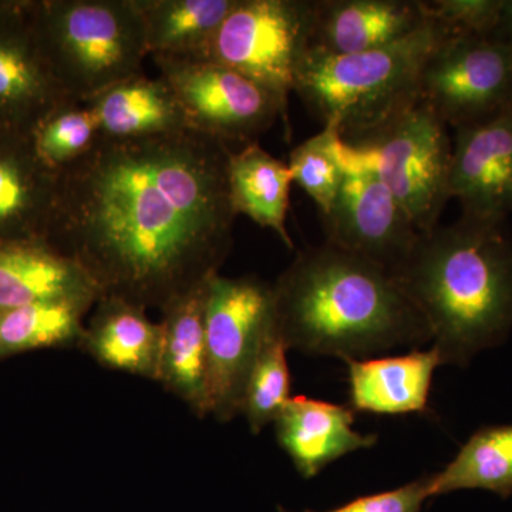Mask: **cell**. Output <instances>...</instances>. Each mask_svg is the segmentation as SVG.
I'll list each match as a JSON object with an SVG mask.
<instances>
[{
  "mask_svg": "<svg viewBox=\"0 0 512 512\" xmlns=\"http://www.w3.org/2000/svg\"><path fill=\"white\" fill-rule=\"evenodd\" d=\"M231 151L195 130L100 136L59 171L46 241L79 262L103 296L163 311L217 275L231 252Z\"/></svg>",
  "mask_w": 512,
  "mask_h": 512,
  "instance_id": "obj_1",
  "label": "cell"
},
{
  "mask_svg": "<svg viewBox=\"0 0 512 512\" xmlns=\"http://www.w3.org/2000/svg\"><path fill=\"white\" fill-rule=\"evenodd\" d=\"M272 286L276 329L289 350L348 362L431 340L389 269L328 242L299 252Z\"/></svg>",
  "mask_w": 512,
  "mask_h": 512,
  "instance_id": "obj_2",
  "label": "cell"
},
{
  "mask_svg": "<svg viewBox=\"0 0 512 512\" xmlns=\"http://www.w3.org/2000/svg\"><path fill=\"white\" fill-rule=\"evenodd\" d=\"M507 221L461 215L421 234L393 272L430 329L441 365L466 367L512 329V235Z\"/></svg>",
  "mask_w": 512,
  "mask_h": 512,
  "instance_id": "obj_3",
  "label": "cell"
},
{
  "mask_svg": "<svg viewBox=\"0 0 512 512\" xmlns=\"http://www.w3.org/2000/svg\"><path fill=\"white\" fill-rule=\"evenodd\" d=\"M446 37L429 20L399 42L369 52L330 55L308 50L293 92L323 126L332 124L345 140L360 136L419 99L424 63Z\"/></svg>",
  "mask_w": 512,
  "mask_h": 512,
  "instance_id": "obj_4",
  "label": "cell"
},
{
  "mask_svg": "<svg viewBox=\"0 0 512 512\" xmlns=\"http://www.w3.org/2000/svg\"><path fill=\"white\" fill-rule=\"evenodd\" d=\"M36 25L57 82L74 103L143 73L148 52L136 0H36Z\"/></svg>",
  "mask_w": 512,
  "mask_h": 512,
  "instance_id": "obj_5",
  "label": "cell"
},
{
  "mask_svg": "<svg viewBox=\"0 0 512 512\" xmlns=\"http://www.w3.org/2000/svg\"><path fill=\"white\" fill-rule=\"evenodd\" d=\"M343 171H367L396 197L420 234L439 227L450 197L453 141L447 126L420 99L379 126L335 143Z\"/></svg>",
  "mask_w": 512,
  "mask_h": 512,
  "instance_id": "obj_6",
  "label": "cell"
},
{
  "mask_svg": "<svg viewBox=\"0 0 512 512\" xmlns=\"http://www.w3.org/2000/svg\"><path fill=\"white\" fill-rule=\"evenodd\" d=\"M313 0H237L201 60L231 67L288 107L311 47Z\"/></svg>",
  "mask_w": 512,
  "mask_h": 512,
  "instance_id": "obj_7",
  "label": "cell"
},
{
  "mask_svg": "<svg viewBox=\"0 0 512 512\" xmlns=\"http://www.w3.org/2000/svg\"><path fill=\"white\" fill-rule=\"evenodd\" d=\"M275 325L274 286L256 276H212L208 284L207 360L210 414L242 412L245 387L265 336Z\"/></svg>",
  "mask_w": 512,
  "mask_h": 512,
  "instance_id": "obj_8",
  "label": "cell"
},
{
  "mask_svg": "<svg viewBox=\"0 0 512 512\" xmlns=\"http://www.w3.org/2000/svg\"><path fill=\"white\" fill-rule=\"evenodd\" d=\"M160 77L171 87L191 130L231 148L258 143L288 107L244 74L208 60L157 59Z\"/></svg>",
  "mask_w": 512,
  "mask_h": 512,
  "instance_id": "obj_9",
  "label": "cell"
},
{
  "mask_svg": "<svg viewBox=\"0 0 512 512\" xmlns=\"http://www.w3.org/2000/svg\"><path fill=\"white\" fill-rule=\"evenodd\" d=\"M417 93L454 130L491 119L512 103V47L494 36H447L424 63Z\"/></svg>",
  "mask_w": 512,
  "mask_h": 512,
  "instance_id": "obj_10",
  "label": "cell"
},
{
  "mask_svg": "<svg viewBox=\"0 0 512 512\" xmlns=\"http://www.w3.org/2000/svg\"><path fill=\"white\" fill-rule=\"evenodd\" d=\"M67 101L40 43L36 0H0V134L30 136Z\"/></svg>",
  "mask_w": 512,
  "mask_h": 512,
  "instance_id": "obj_11",
  "label": "cell"
},
{
  "mask_svg": "<svg viewBox=\"0 0 512 512\" xmlns=\"http://www.w3.org/2000/svg\"><path fill=\"white\" fill-rule=\"evenodd\" d=\"M322 220L328 244L376 262L392 274L421 237L389 188L367 171H346Z\"/></svg>",
  "mask_w": 512,
  "mask_h": 512,
  "instance_id": "obj_12",
  "label": "cell"
},
{
  "mask_svg": "<svg viewBox=\"0 0 512 512\" xmlns=\"http://www.w3.org/2000/svg\"><path fill=\"white\" fill-rule=\"evenodd\" d=\"M450 197L466 217L507 221L512 212V111L456 128Z\"/></svg>",
  "mask_w": 512,
  "mask_h": 512,
  "instance_id": "obj_13",
  "label": "cell"
},
{
  "mask_svg": "<svg viewBox=\"0 0 512 512\" xmlns=\"http://www.w3.org/2000/svg\"><path fill=\"white\" fill-rule=\"evenodd\" d=\"M427 22L423 0H313L309 50L369 52L399 42Z\"/></svg>",
  "mask_w": 512,
  "mask_h": 512,
  "instance_id": "obj_14",
  "label": "cell"
},
{
  "mask_svg": "<svg viewBox=\"0 0 512 512\" xmlns=\"http://www.w3.org/2000/svg\"><path fill=\"white\" fill-rule=\"evenodd\" d=\"M101 296L93 276L46 239L0 241V308L50 301L96 305Z\"/></svg>",
  "mask_w": 512,
  "mask_h": 512,
  "instance_id": "obj_15",
  "label": "cell"
},
{
  "mask_svg": "<svg viewBox=\"0 0 512 512\" xmlns=\"http://www.w3.org/2000/svg\"><path fill=\"white\" fill-rule=\"evenodd\" d=\"M353 423L352 407L306 396L291 397L274 421L279 446L305 480L346 454L375 446L377 436L359 433Z\"/></svg>",
  "mask_w": 512,
  "mask_h": 512,
  "instance_id": "obj_16",
  "label": "cell"
},
{
  "mask_svg": "<svg viewBox=\"0 0 512 512\" xmlns=\"http://www.w3.org/2000/svg\"><path fill=\"white\" fill-rule=\"evenodd\" d=\"M210 279L168 303L160 322L163 339L157 382L180 397L198 417L210 414L205 328Z\"/></svg>",
  "mask_w": 512,
  "mask_h": 512,
  "instance_id": "obj_17",
  "label": "cell"
},
{
  "mask_svg": "<svg viewBox=\"0 0 512 512\" xmlns=\"http://www.w3.org/2000/svg\"><path fill=\"white\" fill-rule=\"evenodd\" d=\"M57 178L37 156L32 137L0 134V241L46 239Z\"/></svg>",
  "mask_w": 512,
  "mask_h": 512,
  "instance_id": "obj_18",
  "label": "cell"
},
{
  "mask_svg": "<svg viewBox=\"0 0 512 512\" xmlns=\"http://www.w3.org/2000/svg\"><path fill=\"white\" fill-rule=\"evenodd\" d=\"M346 363L350 407L356 412L387 416L426 412L434 372L441 366L434 348Z\"/></svg>",
  "mask_w": 512,
  "mask_h": 512,
  "instance_id": "obj_19",
  "label": "cell"
},
{
  "mask_svg": "<svg viewBox=\"0 0 512 512\" xmlns=\"http://www.w3.org/2000/svg\"><path fill=\"white\" fill-rule=\"evenodd\" d=\"M146 312L116 296H101L77 346L107 369L157 382L163 330Z\"/></svg>",
  "mask_w": 512,
  "mask_h": 512,
  "instance_id": "obj_20",
  "label": "cell"
},
{
  "mask_svg": "<svg viewBox=\"0 0 512 512\" xmlns=\"http://www.w3.org/2000/svg\"><path fill=\"white\" fill-rule=\"evenodd\" d=\"M99 124L100 136L140 140L191 130L171 87L140 73L87 100Z\"/></svg>",
  "mask_w": 512,
  "mask_h": 512,
  "instance_id": "obj_21",
  "label": "cell"
},
{
  "mask_svg": "<svg viewBox=\"0 0 512 512\" xmlns=\"http://www.w3.org/2000/svg\"><path fill=\"white\" fill-rule=\"evenodd\" d=\"M228 183L235 214L245 215L259 227L271 229L286 247L293 249L286 228L293 183L288 164L258 143L248 144L229 154Z\"/></svg>",
  "mask_w": 512,
  "mask_h": 512,
  "instance_id": "obj_22",
  "label": "cell"
},
{
  "mask_svg": "<svg viewBox=\"0 0 512 512\" xmlns=\"http://www.w3.org/2000/svg\"><path fill=\"white\" fill-rule=\"evenodd\" d=\"M237 0H136L148 55L201 60Z\"/></svg>",
  "mask_w": 512,
  "mask_h": 512,
  "instance_id": "obj_23",
  "label": "cell"
},
{
  "mask_svg": "<svg viewBox=\"0 0 512 512\" xmlns=\"http://www.w3.org/2000/svg\"><path fill=\"white\" fill-rule=\"evenodd\" d=\"M460 490L512 495V424L481 427L443 471L431 474L430 498Z\"/></svg>",
  "mask_w": 512,
  "mask_h": 512,
  "instance_id": "obj_24",
  "label": "cell"
},
{
  "mask_svg": "<svg viewBox=\"0 0 512 512\" xmlns=\"http://www.w3.org/2000/svg\"><path fill=\"white\" fill-rule=\"evenodd\" d=\"M93 306L50 301L0 308V360L32 350L79 345L84 316Z\"/></svg>",
  "mask_w": 512,
  "mask_h": 512,
  "instance_id": "obj_25",
  "label": "cell"
},
{
  "mask_svg": "<svg viewBox=\"0 0 512 512\" xmlns=\"http://www.w3.org/2000/svg\"><path fill=\"white\" fill-rule=\"evenodd\" d=\"M288 350L275 323L259 348L245 387L241 414L247 419L251 433L259 434L274 423L292 397Z\"/></svg>",
  "mask_w": 512,
  "mask_h": 512,
  "instance_id": "obj_26",
  "label": "cell"
},
{
  "mask_svg": "<svg viewBox=\"0 0 512 512\" xmlns=\"http://www.w3.org/2000/svg\"><path fill=\"white\" fill-rule=\"evenodd\" d=\"M30 137L40 160L59 173L96 144L100 130L86 104L67 101L47 114Z\"/></svg>",
  "mask_w": 512,
  "mask_h": 512,
  "instance_id": "obj_27",
  "label": "cell"
},
{
  "mask_svg": "<svg viewBox=\"0 0 512 512\" xmlns=\"http://www.w3.org/2000/svg\"><path fill=\"white\" fill-rule=\"evenodd\" d=\"M339 136L338 128L326 124L316 136L293 148L289 157L293 183L312 198L320 215L330 210L345 180V171L335 151Z\"/></svg>",
  "mask_w": 512,
  "mask_h": 512,
  "instance_id": "obj_28",
  "label": "cell"
},
{
  "mask_svg": "<svg viewBox=\"0 0 512 512\" xmlns=\"http://www.w3.org/2000/svg\"><path fill=\"white\" fill-rule=\"evenodd\" d=\"M427 19L450 37H493L504 0H423Z\"/></svg>",
  "mask_w": 512,
  "mask_h": 512,
  "instance_id": "obj_29",
  "label": "cell"
},
{
  "mask_svg": "<svg viewBox=\"0 0 512 512\" xmlns=\"http://www.w3.org/2000/svg\"><path fill=\"white\" fill-rule=\"evenodd\" d=\"M430 476L420 477L419 480L365 497L356 498L350 503L326 512H421L424 501L429 500ZM303 512H315L306 510Z\"/></svg>",
  "mask_w": 512,
  "mask_h": 512,
  "instance_id": "obj_30",
  "label": "cell"
},
{
  "mask_svg": "<svg viewBox=\"0 0 512 512\" xmlns=\"http://www.w3.org/2000/svg\"><path fill=\"white\" fill-rule=\"evenodd\" d=\"M494 37L512 47V0H504L500 25H498Z\"/></svg>",
  "mask_w": 512,
  "mask_h": 512,
  "instance_id": "obj_31",
  "label": "cell"
},
{
  "mask_svg": "<svg viewBox=\"0 0 512 512\" xmlns=\"http://www.w3.org/2000/svg\"><path fill=\"white\" fill-rule=\"evenodd\" d=\"M508 109H510L512 111V103L510 104V107H508Z\"/></svg>",
  "mask_w": 512,
  "mask_h": 512,
  "instance_id": "obj_32",
  "label": "cell"
}]
</instances>
